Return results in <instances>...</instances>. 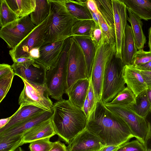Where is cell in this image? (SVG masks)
Here are the masks:
<instances>
[{"mask_svg": "<svg viewBox=\"0 0 151 151\" xmlns=\"http://www.w3.org/2000/svg\"><path fill=\"white\" fill-rule=\"evenodd\" d=\"M86 128L99 137L106 146H120L134 137L120 116L108 109L101 100L87 119Z\"/></svg>", "mask_w": 151, "mask_h": 151, "instance_id": "1", "label": "cell"}, {"mask_svg": "<svg viewBox=\"0 0 151 151\" xmlns=\"http://www.w3.org/2000/svg\"><path fill=\"white\" fill-rule=\"evenodd\" d=\"M51 119L60 139L69 144L86 127L87 118L82 109L69 99H63L53 104Z\"/></svg>", "mask_w": 151, "mask_h": 151, "instance_id": "2", "label": "cell"}, {"mask_svg": "<svg viewBox=\"0 0 151 151\" xmlns=\"http://www.w3.org/2000/svg\"><path fill=\"white\" fill-rule=\"evenodd\" d=\"M50 12L45 28V42H53L71 37L72 29L78 20L70 13L66 0H49Z\"/></svg>", "mask_w": 151, "mask_h": 151, "instance_id": "3", "label": "cell"}, {"mask_svg": "<svg viewBox=\"0 0 151 151\" xmlns=\"http://www.w3.org/2000/svg\"><path fill=\"white\" fill-rule=\"evenodd\" d=\"M125 66L116 53L107 63L104 76L101 97L104 104L111 102L125 88L124 77Z\"/></svg>", "mask_w": 151, "mask_h": 151, "instance_id": "4", "label": "cell"}, {"mask_svg": "<svg viewBox=\"0 0 151 151\" xmlns=\"http://www.w3.org/2000/svg\"><path fill=\"white\" fill-rule=\"evenodd\" d=\"M70 37L65 40L62 53L57 63L47 70L45 83L49 96L58 101L65 93L67 77V65Z\"/></svg>", "mask_w": 151, "mask_h": 151, "instance_id": "5", "label": "cell"}, {"mask_svg": "<svg viewBox=\"0 0 151 151\" xmlns=\"http://www.w3.org/2000/svg\"><path fill=\"white\" fill-rule=\"evenodd\" d=\"M116 43H109L102 37L96 47L91 80L97 101L101 100L104 71L107 63L116 53Z\"/></svg>", "mask_w": 151, "mask_h": 151, "instance_id": "6", "label": "cell"}, {"mask_svg": "<svg viewBox=\"0 0 151 151\" xmlns=\"http://www.w3.org/2000/svg\"><path fill=\"white\" fill-rule=\"evenodd\" d=\"M21 78L24 86L19 97L18 104L20 106L32 105L45 111L52 109L53 104L49 97L46 83L37 84Z\"/></svg>", "mask_w": 151, "mask_h": 151, "instance_id": "7", "label": "cell"}, {"mask_svg": "<svg viewBox=\"0 0 151 151\" xmlns=\"http://www.w3.org/2000/svg\"><path fill=\"white\" fill-rule=\"evenodd\" d=\"M86 78L87 66L84 55L77 42L73 37H70L65 91L76 81Z\"/></svg>", "mask_w": 151, "mask_h": 151, "instance_id": "8", "label": "cell"}, {"mask_svg": "<svg viewBox=\"0 0 151 151\" xmlns=\"http://www.w3.org/2000/svg\"><path fill=\"white\" fill-rule=\"evenodd\" d=\"M29 15L20 18L1 28L0 37L9 48H14L35 28Z\"/></svg>", "mask_w": 151, "mask_h": 151, "instance_id": "9", "label": "cell"}, {"mask_svg": "<svg viewBox=\"0 0 151 151\" xmlns=\"http://www.w3.org/2000/svg\"><path fill=\"white\" fill-rule=\"evenodd\" d=\"M105 105L124 120L134 137L144 145L148 130V123L145 118L127 106Z\"/></svg>", "mask_w": 151, "mask_h": 151, "instance_id": "10", "label": "cell"}, {"mask_svg": "<svg viewBox=\"0 0 151 151\" xmlns=\"http://www.w3.org/2000/svg\"><path fill=\"white\" fill-rule=\"evenodd\" d=\"M48 17L34 29L14 48L9 51L12 60L19 58H29L30 51L39 48L44 42V32Z\"/></svg>", "mask_w": 151, "mask_h": 151, "instance_id": "11", "label": "cell"}, {"mask_svg": "<svg viewBox=\"0 0 151 151\" xmlns=\"http://www.w3.org/2000/svg\"><path fill=\"white\" fill-rule=\"evenodd\" d=\"M11 65L15 75L36 84L45 83L46 69L36 60L33 59L23 63H13Z\"/></svg>", "mask_w": 151, "mask_h": 151, "instance_id": "12", "label": "cell"}, {"mask_svg": "<svg viewBox=\"0 0 151 151\" xmlns=\"http://www.w3.org/2000/svg\"><path fill=\"white\" fill-rule=\"evenodd\" d=\"M116 49V55L122 60L125 30L128 16L126 6L121 0H112Z\"/></svg>", "mask_w": 151, "mask_h": 151, "instance_id": "13", "label": "cell"}, {"mask_svg": "<svg viewBox=\"0 0 151 151\" xmlns=\"http://www.w3.org/2000/svg\"><path fill=\"white\" fill-rule=\"evenodd\" d=\"M106 145L97 136L86 128L70 142L68 151H101Z\"/></svg>", "mask_w": 151, "mask_h": 151, "instance_id": "14", "label": "cell"}, {"mask_svg": "<svg viewBox=\"0 0 151 151\" xmlns=\"http://www.w3.org/2000/svg\"><path fill=\"white\" fill-rule=\"evenodd\" d=\"M65 40L44 42L39 48V57L35 60L43 65L47 70L58 62L63 51Z\"/></svg>", "mask_w": 151, "mask_h": 151, "instance_id": "15", "label": "cell"}, {"mask_svg": "<svg viewBox=\"0 0 151 151\" xmlns=\"http://www.w3.org/2000/svg\"><path fill=\"white\" fill-rule=\"evenodd\" d=\"M53 109L45 110L33 117L2 133L0 137L9 138L21 136L40 123L51 118Z\"/></svg>", "mask_w": 151, "mask_h": 151, "instance_id": "16", "label": "cell"}, {"mask_svg": "<svg viewBox=\"0 0 151 151\" xmlns=\"http://www.w3.org/2000/svg\"><path fill=\"white\" fill-rule=\"evenodd\" d=\"M124 77L127 87L136 97L147 89L139 70L133 65H125Z\"/></svg>", "mask_w": 151, "mask_h": 151, "instance_id": "17", "label": "cell"}, {"mask_svg": "<svg viewBox=\"0 0 151 151\" xmlns=\"http://www.w3.org/2000/svg\"><path fill=\"white\" fill-rule=\"evenodd\" d=\"M56 134L51 119L44 121L32 128L22 136L24 144L46 138H51Z\"/></svg>", "mask_w": 151, "mask_h": 151, "instance_id": "18", "label": "cell"}, {"mask_svg": "<svg viewBox=\"0 0 151 151\" xmlns=\"http://www.w3.org/2000/svg\"><path fill=\"white\" fill-rule=\"evenodd\" d=\"M91 78L80 79L75 82L65 92L69 99L82 109L87 95Z\"/></svg>", "mask_w": 151, "mask_h": 151, "instance_id": "19", "label": "cell"}, {"mask_svg": "<svg viewBox=\"0 0 151 151\" xmlns=\"http://www.w3.org/2000/svg\"><path fill=\"white\" fill-rule=\"evenodd\" d=\"M44 111L40 108L32 105L20 106L17 111L11 116L8 123L0 129V133L33 117Z\"/></svg>", "mask_w": 151, "mask_h": 151, "instance_id": "20", "label": "cell"}, {"mask_svg": "<svg viewBox=\"0 0 151 151\" xmlns=\"http://www.w3.org/2000/svg\"><path fill=\"white\" fill-rule=\"evenodd\" d=\"M81 47L84 55L87 66V78H91L96 47L89 37H73Z\"/></svg>", "mask_w": 151, "mask_h": 151, "instance_id": "21", "label": "cell"}, {"mask_svg": "<svg viewBox=\"0 0 151 151\" xmlns=\"http://www.w3.org/2000/svg\"><path fill=\"white\" fill-rule=\"evenodd\" d=\"M132 28L127 23L122 56V60L125 65H132L134 57L137 51Z\"/></svg>", "mask_w": 151, "mask_h": 151, "instance_id": "22", "label": "cell"}, {"mask_svg": "<svg viewBox=\"0 0 151 151\" xmlns=\"http://www.w3.org/2000/svg\"><path fill=\"white\" fill-rule=\"evenodd\" d=\"M127 8L141 19H151V0H121Z\"/></svg>", "mask_w": 151, "mask_h": 151, "instance_id": "23", "label": "cell"}, {"mask_svg": "<svg viewBox=\"0 0 151 151\" xmlns=\"http://www.w3.org/2000/svg\"><path fill=\"white\" fill-rule=\"evenodd\" d=\"M127 9L129 15L127 20L131 24L137 48L138 50H142L146 42L142 28L143 22L141 19L129 9L127 8Z\"/></svg>", "mask_w": 151, "mask_h": 151, "instance_id": "24", "label": "cell"}, {"mask_svg": "<svg viewBox=\"0 0 151 151\" xmlns=\"http://www.w3.org/2000/svg\"><path fill=\"white\" fill-rule=\"evenodd\" d=\"M87 1L84 0H66V6L70 14L77 20L93 19Z\"/></svg>", "mask_w": 151, "mask_h": 151, "instance_id": "25", "label": "cell"}, {"mask_svg": "<svg viewBox=\"0 0 151 151\" xmlns=\"http://www.w3.org/2000/svg\"><path fill=\"white\" fill-rule=\"evenodd\" d=\"M18 18L29 15L35 9L36 0H6Z\"/></svg>", "mask_w": 151, "mask_h": 151, "instance_id": "26", "label": "cell"}, {"mask_svg": "<svg viewBox=\"0 0 151 151\" xmlns=\"http://www.w3.org/2000/svg\"><path fill=\"white\" fill-rule=\"evenodd\" d=\"M35 10L30 14L33 23L37 26L43 22L49 16L50 6L49 0H36Z\"/></svg>", "mask_w": 151, "mask_h": 151, "instance_id": "27", "label": "cell"}, {"mask_svg": "<svg viewBox=\"0 0 151 151\" xmlns=\"http://www.w3.org/2000/svg\"><path fill=\"white\" fill-rule=\"evenodd\" d=\"M95 25L96 23L93 19L78 20L73 26L71 37L85 36L90 37Z\"/></svg>", "mask_w": 151, "mask_h": 151, "instance_id": "28", "label": "cell"}, {"mask_svg": "<svg viewBox=\"0 0 151 151\" xmlns=\"http://www.w3.org/2000/svg\"><path fill=\"white\" fill-rule=\"evenodd\" d=\"M99 14L108 24L115 29L112 0H95Z\"/></svg>", "mask_w": 151, "mask_h": 151, "instance_id": "29", "label": "cell"}, {"mask_svg": "<svg viewBox=\"0 0 151 151\" xmlns=\"http://www.w3.org/2000/svg\"><path fill=\"white\" fill-rule=\"evenodd\" d=\"M136 97L127 86L120 92L111 102L105 104L111 106H129L136 103Z\"/></svg>", "mask_w": 151, "mask_h": 151, "instance_id": "30", "label": "cell"}, {"mask_svg": "<svg viewBox=\"0 0 151 151\" xmlns=\"http://www.w3.org/2000/svg\"><path fill=\"white\" fill-rule=\"evenodd\" d=\"M135 101V104L127 107L139 115L145 118L151 110V105L147 99L146 91L136 97Z\"/></svg>", "mask_w": 151, "mask_h": 151, "instance_id": "31", "label": "cell"}, {"mask_svg": "<svg viewBox=\"0 0 151 151\" xmlns=\"http://www.w3.org/2000/svg\"><path fill=\"white\" fill-rule=\"evenodd\" d=\"M0 2V25L2 28L19 18L6 0H1Z\"/></svg>", "mask_w": 151, "mask_h": 151, "instance_id": "32", "label": "cell"}, {"mask_svg": "<svg viewBox=\"0 0 151 151\" xmlns=\"http://www.w3.org/2000/svg\"><path fill=\"white\" fill-rule=\"evenodd\" d=\"M23 145L21 136L0 137V151H15Z\"/></svg>", "mask_w": 151, "mask_h": 151, "instance_id": "33", "label": "cell"}, {"mask_svg": "<svg viewBox=\"0 0 151 151\" xmlns=\"http://www.w3.org/2000/svg\"><path fill=\"white\" fill-rule=\"evenodd\" d=\"M14 76L13 70L6 74L0 77V103L9 91Z\"/></svg>", "mask_w": 151, "mask_h": 151, "instance_id": "34", "label": "cell"}, {"mask_svg": "<svg viewBox=\"0 0 151 151\" xmlns=\"http://www.w3.org/2000/svg\"><path fill=\"white\" fill-rule=\"evenodd\" d=\"M50 138L42 139L30 143L29 146L30 151H49L53 143L50 141Z\"/></svg>", "mask_w": 151, "mask_h": 151, "instance_id": "35", "label": "cell"}, {"mask_svg": "<svg viewBox=\"0 0 151 151\" xmlns=\"http://www.w3.org/2000/svg\"><path fill=\"white\" fill-rule=\"evenodd\" d=\"M151 61V52L146 51L142 50H138L135 55L132 65L138 66Z\"/></svg>", "mask_w": 151, "mask_h": 151, "instance_id": "36", "label": "cell"}, {"mask_svg": "<svg viewBox=\"0 0 151 151\" xmlns=\"http://www.w3.org/2000/svg\"><path fill=\"white\" fill-rule=\"evenodd\" d=\"M116 151H146L144 145L138 140L128 142L121 145Z\"/></svg>", "mask_w": 151, "mask_h": 151, "instance_id": "37", "label": "cell"}, {"mask_svg": "<svg viewBox=\"0 0 151 151\" xmlns=\"http://www.w3.org/2000/svg\"><path fill=\"white\" fill-rule=\"evenodd\" d=\"M87 97L88 102L89 116L94 111L97 102L95 95L91 79L87 94Z\"/></svg>", "mask_w": 151, "mask_h": 151, "instance_id": "38", "label": "cell"}, {"mask_svg": "<svg viewBox=\"0 0 151 151\" xmlns=\"http://www.w3.org/2000/svg\"><path fill=\"white\" fill-rule=\"evenodd\" d=\"M148 123V130L144 146L146 151L151 150V110L145 118Z\"/></svg>", "mask_w": 151, "mask_h": 151, "instance_id": "39", "label": "cell"}, {"mask_svg": "<svg viewBox=\"0 0 151 151\" xmlns=\"http://www.w3.org/2000/svg\"><path fill=\"white\" fill-rule=\"evenodd\" d=\"M102 37L101 29L99 25L96 23L90 38L96 47L100 42Z\"/></svg>", "mask_w": 151, "mask_h": 151, "instance_id": "40", "label": "cell"}, {"mask_svg": "<svg viewBox=\"0 0 151 151\" xmlns=\"http://www.w3.org/2000/svg\"><path fill=\"white\" fill-rule=\"evenodd\" d=\"M49 151H68L67 147L64 144L58 140L53 142L52 146Z\"/></svg>", "mask_w": 151, "mask_h": 151, "instance_id": "41", "label": "cell"}, {"mask_svg": "<svg viewBox=\"0 0 151 151\" xmlns=\"http://www.w3.org/2000/svg\"><path fill=\"white\" fill-rule=\"evenodd\" d=\"M139 70L147 88H151V71Z\"/></svg>", "mask_w": 151, "mask_h": 151, "instance_id": "42", "label": "cell"}, {"mask_svg": "<svg viewBox=\"0 0 151 151\" xmlns=\"http://www.w3.org/2000/svg\"><path fill=\"white\" fill-rule=\"evenodd\" d=\"M13 70L12 65L5 63L0 64V77L4 76Z\"/></svg>", "mask_w": 151, "mask_h": 151, "instance_id": "43", "label": "cell"}, {"mask_svg": "<svg viewBox=\"0 0 151 151\" xmlns=\"http://www.w3.org/2000/svg\"><path fill=\"white\" fill-rule=\"evenodd\" d=\"M88 7L90 11L97 15L99 10L95 0H88L87 1Z\"/></svg>", "mask_w": 151, "mask_h": 151, "instance_id": "44", "label": "cell"}, {"mask_svg": "<svg viewBox=\"0 0 151 151\" xmlns=\"http://www.w3.org/2000/svg\"><path fill=\"white\" fill-rule=\"evenodd\" d=\"M134 67L140 70L151 71V61L145 64Z\"/></svg>", "mask_w": 151, "mask_h": 151, "instance_id": "45", "label": "cell"}, {"mask_svg": "<svg viewBox=\"0 0 151 151\" xmlns=\"http://www.w3.org/2000/svg\"><path fill=\"white\" fill-rule=\"evenodd\" d=\"M82 110L86 116L87 119H88L89 116V111L88 102L87 95L84 102L83 108H82Z\"/></svg>", "mask_w": 151, "mask_h": 151, "instance_id": "46", "label": "cell"}, {"mask_svg": "<svg viewBox=\"0 0 151 151\" xmlns=\"http://www.w3.org/2000/svg\"><path fill=\"white\" fill-rule=\"evenodd\" d=\"M121 146L114 145L106 146L101 151H116Z\"/></svg>", "mask_w": 151, "mask_h": 151, "instance_id": "47", "label": "cell"}, {"mask_svg": "<svg viewBox=\"0 0 151 151\" xmlns=\"http://www.w3.org/2000/svg\"><path fill=\"white\" fill-rule=\"evenodd\" d=\"M12 116L6 118L1 119L0 120V129L3 128L6 125L10 120Z\"/></svg>", "mask_w": 151, "mask_h": 151, "instance_id": "48", "label": "cell"}, {"mask_svg": "<svg viewBox=\"0 0 151 151\" xmlns=\"http://www.w3.org/2000/svg\"><path fill=\"white\" fill-rule=\"evenodd\" d=\"M32 60L33 59L29 58H21L15 59L13 62V63H23L31 60Z\"/></svg>", "mask_w": 151, "mask_h": 151, "instance_id": "49", "label": "cell"}, {"mask_svg": "<svg viewBox=\"0 0 151 151\" xmlns=\"http://www.w3.org/2000/svg\"><path fill=\"white\" fill-rule=\"evenodd\" d=\"M148 45L149 48V51L151 52V25L148 30Z\"/></svg>", "mask_w": 151, "mask_h": 151, "instance_id": "50", "label": "cell"}, {"mask_svg": "<svg viewBox=\"0 0 151 151\" xmlns=\"http://www.w3.org/2000/svg\"><path fill=\"white\" fill-rule=\"evenodd\" d=\"M146 92L147 99L151 105V88H147Z\"/></svg>", "mask_w": 151, "mask_h": 151, "instance_id": "51", "label": "cell"}, {"mask_svg": "<svg viewBox=\"0 0 151 151\" xmlns=\"http://www.w3.org/2000/svg\"><path fill=\"white\" fill-rule=\"evenodd\" d=\"M15 151H25L20 147H19Z\"/></svg>", "mask_w": 151, "mask_h": 151, "instance_id": "52", "label": "cell"}]
</instances>
